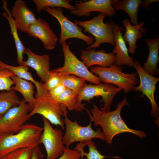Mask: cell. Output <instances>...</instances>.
<instances>
[{
  "label": "cell",
  "mask_w": 159,
  "mask_h": 159,
  "mask_svg": "<svg viewBox=\"0 0 159 159\" xmlns=\"http://www.w3.org/2000/svg\"><path fill=\"white\" fill-rule=\"evenodd\" d=\"M128 105L125 97L122 101L117 103L116 109L113 111L103 112L95 105L90 110L91 114L89 110L86 109L91 121L94 122L95 126L97 127L99 125L102 127V132L107 144H112V140L115 136L124 132L132 133L140 138L147 136L143 131L129 127L122 118L121 112L123 107Z\"/></svg>",
  "instance_id": "1"
},
{
  "label": "cell",
  "mask_w": 159,
  "mask_h": 159,
  "mask_svg": "<svg viewBox=\"0 0 159 159\" xmlns=\"http://www.w3.org/2000/svg\"><path fill=\"white\" fill-rule=\"evenodd\" d=\"M43 130V127L29 123L16 133H0V158L19 149L39 145Z\"/></svg>",
  "instance_id": "2"
},
{
  "label": "cell",
  "mask_w": 159,
  "mask_h": 159,
  "mask_svg": "<svg viewBox=\"0 0 159 159\" xmlns=\"http://www.w3.org/2000/svg\"><path fill=\"white\" fill-rule=\"evenodd\" d=\"M106 16L105 14L99 12L97 16H94L90 20H74L78 25L83 28L85 32L91 34L95 37L94 43L85 49L99 48L104 43H109L115 46L113 30L115 23L112 21L104 23L103 20Z\"/></svg>",
  "instance_id": "3"
},
{
  "label": "cell",
  "mask_w": 159,
  "mask_h": 159,
  "mask_svg": "<svg viewBox=\"0 0 159 159\" xmlns=\"http://www.w3.org/2000/svg\"><path fill=\"white\" fill-rule=\"evenodd\" d=\"M122 90L121 88L112 84L101 83L94 85L86 83L77 95L75 110L80 112L85 109L86 103H82L83 100L90 102V100L95 97L100 96L102 98L100 103H104L103 107H101L100 110L104 112L110 111L114 97Z\"/></svg>",
  "instance_id": "4"
},
{
  "label": "cell",
  "mask_w": 159,
  "mask_h": 159,
  "mask_svg": "<svg viewBox=\"0 0 159 159\" xmlns=\"http://www.w3.org/2000/svg\"><path fill=\"white\" fill-rule=\"evenodd\" d=\"M122 69L114 63L109 67H103L96 66L91 69V72L98 75L101 82L104 84H110L123 89L126 93L134 90L138 83L137 72L125 73Z\"/></svg>",
  "instance_id": "5"
},
{
  "label": "cell",
  "mask_w": 159,
  "mask_h": 159,
  "mask_svg": "<svg viewBox=\"0 0 159 159\" xmlns=\"http://www.w3.org/2000/svg\"><path fill=\"white\" fill-rule=\"evenodd\" d=\"M64 118L63 120L65 125V133L63 137V143L66 148L74 142H85L95 138L99 139L105 141V137L100 128L96 131L92 128L90 121L88 125L85 126L80 125L77 120L72 122L67 116V111L66 109L64 111Z\"/></svg>",
  "instance_id": "6"
},
{
  "label": "cell",
  "mask_w": 159,
  "mask_h": 159,
  "mask_svg": "<svg viewBox=\"0 0 159 159\" xmlns=\"http://www.w3.org/2000/svg\"><path fill=\"white\" fill-rule=\"evenodd\" d=\"M35 98L34 107L29 113V117L39 114L52 125H59L64 130V124L62 117L64 116V110L67 109L65 106L58 103L49 96L48 92Z\"/></svg>",
  "instance_id": "7"
},
{
  "label": "cell",
  "mask_w": 159,
  "mask_h": 159,
  "mask_svg": "<svg viewBox=\"0 0 159 159\" xmlns=\"http://www.w3.org/2000/svg\"><path fill=\"white\" fill-rule=\"evenodd\" d=\"M64 57L63 66L53 69L62 75H73L82 78L92 84L101 83V81L96 75L90 71L83 63L80 61L70 50L66 42L62 44Z\"/></svg>",
  "instance_id": "8"
},
{
  "label": "cell",
  "mask_w": 159,
  "mask_h": 159,
  "mask_svg": "<svg viewBox=\"0 0 159 159\" xmlns=\"http://www.w3.org/2000/svg\"><path fill=\"white\" fill-rule=\"evenodd\" d=\"M43 10L55 18L59 22L61 28V33L59 38V43L62 44L69 39L76 38L85 41L89 46L95 42L94 38L91 36L85 34L82 29L65 16L62 8L46 7Z\"/></svg>",
  "instance_id": "9"
},
{
  "label": "cell",
  "mask_w": 159,
  "mask_h": 159,
  "mask_svg": "<svg viewBox=\"0 0 159 159\" xmlns=\"http://www.w3.org/2000/svg\"><path fill=\"white\" fill-rule=\"evenodd\" d=\"M29 107L24 99L18 106L8 110L0 120V133H16L21 129L30 117Z\"/></svg>",
  "instance_id": "10"
},
{
  "label": "cell",
  "mask_w": 159,
  "mask_h": 159,
  "mask_svg": "<svg viewBox=\"0 0 159 159\" xmlns=\"http://www.w3.org/2000/svg\"><path fill=\"white\" fill-rule=\"evenodd\" d=\"M43 122V130L40 140L47 154L46 159H57L61 156L66 148L63 142L62 130L54 128L49 121L42 116Z\"/></svg>",
  "instance_id": "11"
},
{
  "label": "cell",
  "mask_w": 159,
  "mask_h": 159,
  "mask_svg": "<svg viewBox=\"0 0 159 159\" xmlns=\"http://www.w3.org/2000/svg\"><path fill=\"white\" fill-rule=\"evenodd\" d=\"M132 66L136 70L140 80V85L135 87L133 90L141 92L148 98L151 105V115L153 117L158 118L159 107L155 99L154 93L156 85L159 81V78L155 77L146 72L137 60L133 61Z\"/></svg>",
  "instance_id": "12"
},
{
  "label": "cell",
  "mask_w": 159,
  "mask_h": 159,
  "mask_svg": "<svg viewBox=\"0 0 159 159\" xmlns=\"http://www.w3.org/2000/svg\"><path fill=\"white\" fill-rule=\"evenodd\" d=\"M116 0H89L76 2L74 10L70 11L72 15L79 16L88 17L91 12L97 11L105 14L108 17H111L115 14L112 5Z\"/></svg>",
  "instance_id": "13"
},
{
  "label": "cell",
  "mask_w": 159,
  "mask_h": 159,
  "mask_svg": "<svg viewBox=\"0 0 159 159\" xmlns=\"http://www.w3.org/2000/svg\"><path fill=\"white\" fill-rule=\"evenodd\" d=\"M26 33L30 37L40 40L46 50L53 49L56 46L58 40L57 36L47 21L41 18L30 25Z\"/></svg>",
  "instance_id": "14"
},
{
  "label": "cell",
  "mask_w": 159,
  "mask_h": 159,
  "mask_svg": "<svg viewBox=\"0 0 159 159\" xmlns=\"http://www.w3.org/2000/svg\"><path fill=\"white\" fill-rule=\"evenodd\" d=\"M28 59L22 65L34 69L42 82L45 83L51 76L50 57L47 54L39 55L34 53L29 48H26L24 52Z\"/></svg>",
  "instance_id": "15"
},
{
  "label": "cell",
  "mask_w": 159,
  "mask_h": 159,
  "mask_svg": "<svg viewBox=\"0 0 159 159\" xmlns=\"http://www.w3.org/2000/svg\"><path fill=\"white\" fill-rule=\"evenodd\" d=\"M10 12L18 29L24 33H26L30 25L37 19L34 13L27 6L26 1L22 0L16 1Z\"/></svg>",
  "instance_id": "16"
},
{
  "label": "cell",
  "mask_w": 159,
  "mask_h": 159,
  "mask_svg": "<svg viewBox=\"0 0 159 159\" xmlns=\"http://www.w3.org/2000/svg\"><path fill=\"white\" fill-rule=\"evenodd\" d=\"M82 62L87 68L94 65L103 67H109L115 63L116 57L112 52L107 53L103 49L96 50L94 49L81 50Z\"/></svg>",
  "instance_id": "17"
},
{
  "label": "cell",
  "mask_w": 159,
  "mask_h": 159,
  "mask_svg": "<svg viewBox=\"0 0 159 159\" xmlns=\"http://www.w3.org/2000/svg\"><path fill=\"white\" fill-rule=\"evenodd\" d=\"M123 28L115 23L113 34L115 45L112 53L116 57L115 64L120 66L126 65L132 66L133 58L129 54L128 48L124 40L122 31Z\"/></svg>",
  "instance_id": "18"
},
{
  "label": "cell",
  "mask_w": 159,
  "mask_h": 159,
  "mask_svg": "<svg viewBox=\"0 0 159 159\" xmlns=\"http://www.w3.org/2000/svg\"><path fill=\"white\" fill-rule=\"evenodd\" d=\"M122 23L126 29L123 36V39L129 44L128 53L134 54L137 47V40L143 37V33L146 32V29L143 28L144 22L142 21L137 25H132L129 19H126Z\"/></svg>",
  "instance_id": "19"
},
{
  "label": "cell",
  "mask_w": 159,
  "mask_h": 159,
  "mask_svg": "<svg viewBox=\"0 0 159 159\" xmlns=\"http://www.w3.org/2000/svg\"><path fill=\"white\" fill-rule=\"evenodd\" d=\"M145 42L149 49V53L143 68L148 73L154 76L159 73L157 67L159 62V37L156 38L146 39Z\"/></svg>",
  "instance_id": "20"
},
{
  "label": "cell",
  "mask_w": 159,
  "mask_h": 159,
  "mask_svg": "<svg viewBox=\"0 0 159 159\" xmlns=\"http://www.w3.org/2000/svg\"><path fill=\"white\" fill-rule=\"evenodd\" d=\"M0 67L8 69L13 72L16 76L32 82L37 89V92L35 93V97L48 92L44 87V83L42 82L36 81L33 78L31 73L28 72L29 67L28 66L22 65L14 66L8 64L0 60Z\"/></svg>",
  "instance_id": "21"
},
{
  "label": "cell",
  "mask_w": 159,
  "mask_h": 159,
  "mask_svg": "<svg viewBox=\"0 0 159 159\" xmlns=\"http://www.w3.org/2000/svg\"><path fill=\"white\" fill-rule=\"evenodd\" d=\"M11 78L15 85L12 87L11 90L18 91L21 94L25 102L28 104L31 112L34 107L35 98L34 96V86L33 83L16 75Z\"/></svg>",
  "instance_id": "22"
},
{
  "label": "cell",
  "mask_w": 159,
  "mask_h": 159,
  "mask_svg": "<svg viewBox=\"0 0 159 159\" xmlns=\"http://www.w3.org/2000/svg\"><path fill=\"white\" fill-rule=\"evenodd\" d=\"M7 1H3V9L6 11L2 14V15L8 21L11 31V33L14 39L17 54V61L19 65H21L24 61L23 54L26 48L21 41L17 32L16 23L14 18L12 16L11 12L7 6Z\"/></svg>",
  "instance_id": "23"
},
{
  "label": "cell",
  "mask_w": 159,
  "mask_h": 159,
  "mask_svg": "<svg viewBox=\"0 0 159 159\" xmlns=\"http://www.w3.org/2000/svg\"><path fill=\"white\" fill-rule=\"evenodd\" d=\"M142 0H116L112 5L115 11L122 10L129 15L131 22L133 25L138 23V10Z\"/></svg>",
  "instance_id": "24"
},
{
  "label": "cell",
  "mask_w": 159,
  "mask_h": 159,
  "mask_svg": "<svg viewBox=\"0 0 159 159\" xmlns=\"http://www.w3.org/2000/svg\"><path fill=\"white\" fill-rule=\"evenodd\" d=\"M21 101L15 91H2L0 93V115L3 116L10 109L19 105Z\"/></svg>",
  "instance_id": "25"
},
{
  "label": "cell",
  "mask_w": 159,
  "mask_h": 159,
  "mask_svg": "<svg viewBox=\"0 0 159 159\" xmlns=\"http://www.w3.org/2000/svg\"><path fill=\"white\" fill-rule=\"evenodd\" d=\"M57 73L60 76L61 84L66 88L71 90L77 95L86 84V81L82 78L73 75H62Z\"/></svg>",
  "instance_id": "26"
},
{
  "label": "cell",
  "mask_w": 159,
  "mask_h": 159,
  "mask_svg": "<svg viewBox=\"0 0 159 159\" xmlns=\"http://www.w3.org/2000/svg\"><path fill=\"white\" fill-rule=\"evenodd\" d=\"M37 11L39 13L46 7L64 8L70 11L75 9L74 6L71 4L70 0H33Z\"/></svg>",
  "instance_id": "27"
},
{
  "label": "cell",
  "mask_w": 159,
  "mask_h": 159,
  "mask_svg": "<svg viewBox=\"0 0 159 159\" xmlns=\"http://www.w3.org/2000/svg\"><path fill=\"white\" fill-rule=\"evenodd\" d=\"M77 96L75 92L66 88L55 100L65 106L69 111H73L75 110Z\"/></svg>",
  "instance_id": "28"
},
{
  "label": "cell",
  "mask_w": 159,
  "mask_h": 159,
  "mask_svg": "<svg viewBox=\"0 0 159 159\" xmlns=\"http://www.w3.org/2000/svg\"><path fill=\"white\" fill-rule=\"evenodd\" d=\"M15 75L11 70L0 67V90H11L14 83L11 77Z\"/></svg>",
  "instance_id": "29"
},
{
  "label": "cell",
  "mask_w": 159,
  "mask_h": 159,
  "mask_svg": "<svg viewBox=\"0 0 159 159\" xmlns=\"http://www.w3.org/2000/svg\"><path fill=\"white\" fill-rule=\"evenodd\" d=\"M32 148H26L17 149L8 153L1 159H30Z\"/></svg>",
  "instance_id": "30"
},
{
  "label": "cell",
  "mask_w": 159,
  "mask_h": 159,
  "mask_svg": "<svg viewBox=\"0 0 159 159\" xmlns=\"http://www.w3.org/2000/svg\"><path fill=\"white\" fill-rule=\"evenodd\" d=\"M84 143L86 145H87L89 151L88 153H86L84 151L81 153V155L86 157V159H104L107 157L100 153L95 143L92 140H87Z\"/></svg>",
  "instance_id": "31"
},
{
  "label": "cell",
  "mask_w": 159,
  "mask_h": 159,
  "mask_svg": "<svg viewBox=\"0 0 159 159\" xmlns=\"http://www.w3.org/2000/svg\"><path fill=\"white\" fill-rule=\"evenodd\" d=\"M51 76L44 83V87L48 92L61 83L59 75L53 69L50 71Z\"/></svg>",
  "instance_id": "32"
},
{
  "label": "cell",
  "mask_w": 159,
  "mask_h": 159,
  "mask_svg": "<svg viewBox=\"0 0 159 159\" xmlns=\"http://www.w3.org/2000/svg\"><path fill=\"white\" fill-rule=\"evenodd\" d=\"M81 157V153L79 150L66 148L62 155L57 159H80Z\"/></svg>",
  "instance_id": "33"
},
{
  "label": "cell",
  "mask_w": 159,
  "mask_h": 159,
  "mask_svg": "<svg viewBox=\"0 0 159 159\" xmlns=\"http://www.w3.org/2000/svg\"><path fill=\"white\" fill-rule=\"evenodd\" d=\"M66 88L62 84L51 89L48 92L49 96L55 100L59 95L64 91Z\"/></svg>",
  "instance_id": "34"
},
{
  "label": "cell",
  "mask_w": 159,
  "mask_h": 159,
  "mask_svg": "<svg viewBox=\"0 0 159 159\" xmlns=\"http://www.w3.org/2000/svg\"><path fill=\"white\" fill-rule=\"evenodd\" d=\"M44 156V155L39 145L32 148L30 159H42Z\"/></svg>",
  "instance_id": "35"
},
{
  "label": "cell",
  "mask_w": 159,
  "mask_h": 159,
  "mask_svg": "<svg viewBox=\"0 0 159 159\" xmlns=\"http://www.w3.org/2000/svg\"><path fill=\"white\" fill-rule=\"evenodd\" d=\"M158 0H145L142 1L141 5V6L145 9L148 8V6L151 3L158 1Z\"/></svg>",
  "instance_id": "36"
},
{
  "label": "cell",
  "mask_w": 159,
  "mask_h": 159,
  "mask_svg": "<svg viewBox=\"0 0 159 159\" xmlns=\"http://www.w3.org/2000/svg\"><path fill=\"white\" fill-rule=\"evenodd\" d=\"M83 155H81V157L80 159H83Z\"/></svg>",
  "instance_id": "37"
},
{
  "label": "cell",
  "mask_w": 159,
  "mask_h": 159,
  "mask_svg": "<svg viewBox=\"0 0 159 159\" xmlns=\"http://www.w3.org/2000/svg\"><path fill=\"white\" fill-rule=\"evenodd\" d=\"M2 116V115H0V120L1 119Z\"/></svg>",
  "instance_id": "38"
},
{
  "label": "cell",
  "mask_w": 159,
  "mask_h": 159,
  "mask_svg": "<svg viewBox=\"0 0 159 159\" xmlns=\"http://www.w3.org/2000/svg\"><path fill=\"white\" fill-rule=\"evenodd\" d=\"M0 159H1L0 158Z\"/></svg>",
  "instance_id": "39"
},
{
  "label": "cell",
  "mask_w": 159,
  "mask_h": 159,
  "mask_svg": "<svg viewBox=\"0 0 159 159\" xmlns=\"http://www.w3.org/2000/svg\"></svg>",
  "instance_id": "40"
}]
</instances>
